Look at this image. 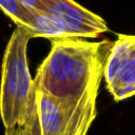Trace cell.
I'll use <instances>...</instances> for the list:
<instances>
[{
	"label": "cell",
	"instance_id": "1",
	"mask_svg": "<svg viewBox=\"0 0 135 135\" xmlns=\"http://www.w3.org/2000/svg\"><path fill=\"white\" fill-rule=\"evenodd\" d=\"M51 42V51L33 80L64 103L89 130L96 118L97 93L112 42H89L81 38H60Z\"/></svg>",
	"mask_w": 135,
	"mask_h": 135
},
{
	"label": "cell",
	"instance_id": "2",
	"mask_svg": "<svg viewBox=\"0 0 135 135\" xmlns=\"http://www.w3.org/2000/svg\"><path fill=\"white\" fill-rule=\"evenodd\" d=\"M32 34L16 27L7 42L1 72L0 116L4 128L23 124L36 109L35 86L27 63Z\"/></svg>",
	"mask_w": 135,
	"mask_h": 135
},
{
	"label": "cell",
	"instance_id": "3",
	"mask_svg": "<svg viewBox=\"0 0 135 135\" xmlns=\"http://www.w3.org/2000/svg\"><path fill=\"white\" fill-rule=\"evenodd\" d=\"M102 77L115 101L135 95V35L119 34L112 42Z\"/></svg>",
	"mask_w": 135,
	"mask_h": 135
},
{
	"label": "cell",
	"instance_id": "4",
	"mask_svg": "<svg viewBox=\"0 0 135 135\" xmlns=\"http://www.w3.org/2000/svg\"><path fill=\"white\" fill-rule=\"evenodd\" d=\"M34 81V80H33ZM35 103L41 135H86L73 112L35 82Z\"/></svg>",
	"mask_w": 135,
	"mask_h": 135
},
{
	"label": "cell",
	"instance_id": "5",
	"mask_svg": "<svg viewBox=\"0 0 135 135\" xmlns=\"http://www.w3.org/2000/svg\"><path fill=\"white\" fill-rule=\"evenodd\" d=\"M43 12L60 21L75 38H93L108 31L107 22L74 0H49Z\"/></svg>",
	"mask_w": 135,
	"mask_h": 135
},
{
	"label": "cell",
	"instance_id": "6",
	"mask_svg": "<svg viewBox=\"0 0 135 135\" xmlns=\"http://www.w3.org/2000/svg\"><path fill=\"white\" fill-rule=\"evenodd\" d=\"M32 37H45L51 40L60 38H75L73 34L56 18L46 12L33 9Z\"/></svg>",
	"mask_w": 135,
	"mask_h": 135
},
{
	"label": "cell",
	"instance_id": "7",
	"mask_svg": "<svg viewBox=\"0 0 135 135\" xmlns=\"http://www.w3.org/2000/svg\"><path fill=\"white\" fill-rule=\"evenodd\" d=\"M1 11L9 17L17 27H23L31 33L33 25V9L24 6L19 0H0Z\"/></svg>",
	"mask_w": 135,
	"mask_h": 135
},
{
	"label": "cell",
	"instance_id": "8",
	"mask_svg": "<svg viewBox=\"0 0 135 135\" xmlns=\"http://www.w3.org/2000/svg\"><path fill=\"white\" fill-rule=\"evenodd\" d=\"M4 135H41L36 109L23 124L5 128Z\"/></svg>",
	"mask_w": 135,
	"mask_h": 135
},
{
	"label": "cell",
	"instance_id": "9",
	"mask_svg": "<svg viewBox=\"0 0 135 135\" xmlns=\"http://www.w3.org/2000/svg\"><path fill=\"white\" fill-rule=\"evenodd\" d=\"M24 6L35 9V11H41L43 12L44 9V4L49 0H19Z\"/></svg>",
	"mask_w": 135,
	"mask_h": 135
}]
</instances>
